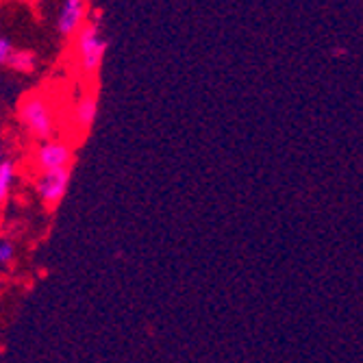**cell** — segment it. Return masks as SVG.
Returning a JSON list of instances; mask_svg holds the SVG:
<instances>
[{
  "label": "cell",
  "mask_w": 363,
  "mask_h": 363,
  "mask_svg": "<svg viewBox=\"0 0 363 363\" xmlns=\"http://www.w3.org/2000/svg\"><path fill=\"white\" fill-rule=\"evenodd\" d=\"M9 68L16 70V72H33L38 65V55L33 50H13L11 57H9Z\"/></svg>",
  "instance_id": "7"
},
{
  "label": "cell",
  "mask_w": 363,
  "mask_h": 363,
  "mask_svg": "<svg viewBox=\"0 0 363 363\" xmlns=\"http://www.w3.org/2000/svg\"><path fill=\"white\" fill-rule=\"evenodd\" d=\"M13 255H16V246L9 240H0V266H7L13 259Z\"/></svg>",
  "instance_id": "9"
},
{
  "label": "cell",
  "mask_w": 363,
  "mask_h": 363,
  "mask_svg": "<svg viewBox=\"0 0 363 363\" xmlns=\"http://www.w3.org/2000/svg\"><path fill=\"white\" fill-rule=\"evenodd\" d=\"M18 120L33 140H38L42 144L55 140L57 124H55L50 105L46 103L44 96H40V94L24 96L18 105Z\"/></svg>",
  "instance_id": "1"
},
{
  "label": "cell",
  "mask_w": 363,
  "mask_h": 363,
  "mask_svg": "<svg viewBox=\"0 0 363 363\" xmlns=\"http://www.w3.org/2000/svg\"><path fill=\"white\" fill-rule=\"evenodd\" d=\"M13 44L7 40V38H0V65H7L9 63V57L13 52Z\"/></svg>",
  "instance_id": "10"
},
{
  "label": "cell",
  "mask_w": 363,
  "mask_h": 363,
  "mask_svg": "<svg viewBox=\"0 0 363 363\" xmlns=\"http://www.w3.org/2000/svg\"><path fill=\"white\" fill-rule=\"evenodd\" d=\"M70 179H72V172L70 168H63V170H52V172H44L38 183H35V189H38V196L46 205H57L61 198L65 196L70 187Z\"/></svg>",
  "instance_id": "4"
},
{
  "label": "cell",
  "mask_w": 363,
  "mask_h": 363,
  "mask_svg": "<svg viewBox=\"0 0 363 363\" xmlns=\"http://www.w3.org/2000/svg\"><path fill=\"white\" fill-rule=\"evenodd\" d=\"M70 161H72V148L63 142H57V140L40 144V148L35 152V166L42 174L70 168Z\"/></svg>",
  "instance_id": "3"
},
{
  "label": "cell",
  "mask_w": 363,
  "mask_h": 363,
  "mask_svg": "<svg viewBox=\"0 0 363 363\" xmlns=\"http://www.w3.org/2000/svg\"><path fill=\"white\" fill-rule=\"evenodd\" d=\"M107 52V38L101 30V16H96L94 22L83 24L77 33V59L83 74H94L105 59Z\"/></svg>",
  "instance_id": "2"
},
{
  "label": "cell",
  "mask_w": 363,
  "mask_h": 363,
  "mask_svg": "<svg viewBox=\"0 0 363 363\" xmlns=\"http://www.w3.org/2000/svg\"><path fill=\"white\" fill-rule=\"evenodd\" d=\"M87 16V5L83 0H65L59 9V18H57V30L63 38H72L83 28Z\"/></svg>",
  "instance_id": "5"
},
{
  "label": "cell",
  "mask_w": 363,
  "mask_h": 363,
  "mask_svg": "<svg viewBox=\"0 0 363 363\" xmlns=\"http://www.w3.org/2000/svg\"><path fill=\"white\" fill-rule=\"evenodd\" d=\"M13 163L11 161H3L0 163V203L5 201L9 189H11V183H13Z\"/></svg>",
  "instance_id": "8"
},
{
  "label": "cell",
  "mask_w": 363,
  "mask_h": 363,
  "mask_svg": "<svg viewBox=\"0 0 363 363\" xmlns=\"http://www.w3.org/2000/svg\"><path fill=\"white\" fill-rule=\"evenodd\" d=\"M0 152H3V150H0ZM0 163H3V155H0Z\"/></svg>",
  "instance_id": "11"
},
{
  "label": "cell",
  "mask_w": 363,
  "mask_h": 363,
  "mask_svg": "<svg viewBox=\"0 0 363 363\" xmlns=\"http://www.w3.org/2000/svg\"><path fill=\"white\" fill-rule=\"evenodd\" d=\"M98 118V101L94 96H83L72 109V122L79 130H89Z\"/></svg>",
  "instance_id": "6"
}]
</instances>
